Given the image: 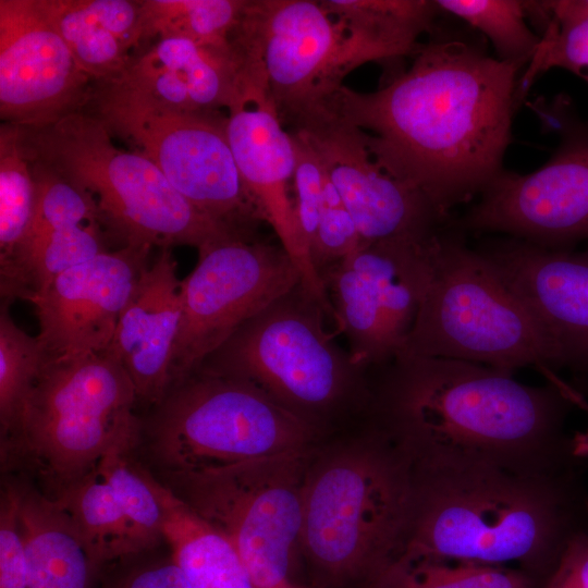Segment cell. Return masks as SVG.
Returning a JSON list of instances; mask_svg holds the SVG:
<instances>
[{"label": "cell", "mask_w": 588, "mask_h": 588, "mask_svg": "<svg viewBox=\"0 0 588 588\" xmlns=\"http://www.w3.org/2000/svg\"><path fill=\"white\" fill-rule=\"evenodd\" d=\"M413 57L375 91L343 85L326 112L359 128L380 166L421 193L445 222L503 170L523 66L443 34Z\"/></svg>", "instance_id": "1"}, {"label": "cell", "mask_w": 588, "mask_h": 588, "mask_svg": "<svg viewBox=\"0 0 588 588\" xmlns=\"http://www.w3.org/2000/svg\"><path fill=\"white\" fill-rule=\"evenodd\" d=\"M371 370L372 424L415 469L544 476L585 461L565 431L572 399L559 383L534 387L495 367L404 354Z\"/></svg>", "instance_id": "2"}, {"label": "cell", "mask_w": 588, "mask_h": 588, "mask_svg": "<svg viewBox=\"0 0 588 588\" xmlns=\"http://www.w3.org/2000/svg\"><path fill=\"white\" fill-rule=\"evenodd\" d=\"M412 510L394 561L520 568L546 579L588 531L581 465L544 476L486 467L415 469Z\"/></svg>", "instance_id": "3"}, {"label": "cell", "mask_w": 588, "mask_h": 588, "mask_svg": "<svg viewBox=\"0 0 588 588\" xmlns=\"http://www.w3.org/2000/svg\"><path fill=\"white\" fill-rule=\"evenodd\" d=\"M314 455L304 497L299 551L324 585L363 580L391 564L408 524L414 474L373 424L368 434Z\"/></svg>", "instance_id": "4"}, {"label": "cell", "mask_w": 588, "mask_h": 588, "mask_svg": "<svg viewBox=\"0 0 588 588\" xmlns=\"http://www.w3.org/2000/svg\"><path fill=\"white\" fill-rule=\"evenodd\" d=\"M137 400L130 376L108 351L45 360L13 438L1 446V462L33 471L40 491L56 498L111 450L136 449Z\"/></svg>", "instance_id": "5"}, {"label": "cell", "mask_w": 588, "mask_h": 588, "mask_svg": "<svg viewBox=\"0 0 588 588\" xmlns=\"http://www.w3.org/2000/svg\"><path fill=\"white\" fill-rule=\"evenodd\" d=\"M30 161L54 171L86 194L124 245H189L197 250L242 235L210 219L135 150L118 147L95 115L76 111L39 128H21Z\"/></svg>", "instance_id": "6"}, {"label": "cell", "mask_w": 588, "mask_h": 588, "mask_svg": "<svg viewBox=\"0 0 588 588\" xmlns=\"http://www.w3.org/2000/svg\"><path fill=\"white\" fill-rule=\"evenodd\" d=\"M460 233L442 228L432 240L419 310L400 354L462 359L511 372L529 366L560 368L540 322Z\"/></svg>", "instance_id": "7"}, {"label": "cell", "mask_w": 588, "mask_h": 588, "mask_svg": "<svg viewBox=\"0 0 588 588\" xmlns=\"http://www.w3.org/2000/svg\"><path fill=\"white\" fill-rule=\"evenodd\" d=\"M326 319L301 281L241 326L199 369L250 382L317 429L350 406L370 412V369L336 343Z\"/></svg>", "instance_id": "8"}, {"label": "cell", "mask_w": 588, "mask_h": 588, "mask_svg": "<svg viewBox=\"0 0 588 588\" xmlns=\"http://www.w3.org/2000/svg\"><path fill=\"white\" fill-rule=\"evenodd\" d=\"M154 406L135 450L158 475L305 449L318 432L250 382L204 369L170 387Z\"/></svg>", "instance_id": "9"}, {"label": "cell", "mask_w": 588, "mask_h": 588, "mask_svg": "<svg viewBox=\"0 0 588 588\" xmlns=\"http://www.w3.org/2000/svg\"><path fill=\"white\" fill-rule=\"evenodd\" d=\"M314 445L229 466L158 475L195 514L223 534L256 588H307L291 577Z\"/></svg>", "instance_id": "10"}, {"label": "cell", "mask_w": 588, "mask_h": 588, "mask_svg": "<svg viewBox=\"0 0 588 588\" xmlns=\"http://www.w3.org/2000/svg\"><path fill=\"white\" fill-rule=\"evenodd\" d=\"M232 42L244 63L261 70L283 124L292 128L322 115L353 70L403 57L348 29L318 0H247Z\"/></svg>", "instance_id": "11"}, {"label": "cell", "mask_w": 588, "mask_h": 588, "mask_svg": "<svg viewBox=\"0 0 588 588\" xmlns=\"http://www.w3.org/2000/svg\"><path fill=\"white\" fill-rule=\"evenodd\" d=\"M94 114L151 160L171 185L216 222L256 236L255 211L225 132V115L196 114L160 105L120 81L100 82Z\"/></svg>", "instance_id": "12"}, {"label": "cell", "mask_w": 588, "mask_h": 588, "mask_svg": "<svg viewBox=\"0 0 588 588\" xmlns=\"http://www.w3.org/2000/svg\"><path fill=\"white\" fill-rule=\"evenodd\" d=\"M534 110L559 133L551 157L527 174L503 169L453 225L546 248H575L588 241V123L565 99Z\"/></svg>", "instance_id": "13"}, {"label": "cell", "mask_w": 588, "mask_h": 588, "mask_svg": "<svg viewBox=\"0 0 588 588\" xmlns=\"http://www.w3.org/2000/svg\"><path fill=\"white\" fill-rule=\"evenodd\" d=\"M301 282L284 248L231 235L198 250L181 284V320L170 387L195 372L248 319Z\"/></svg>", "instance_id": "14"}, {"label": "cell", "mask_w": 588, "mask_h": 588, "mask_svg": "<svg viewBox=\"0 0 588 588\" xmlns=\"http://www.w3.org/2000/svg\"><path fill=\"white\" fill-rule=\"evenodd\" d=\"M426 275V244L408 237L362 244L320 273L335 328L358 364L371 369L403 351Z\"/></svg>", "instance_id": "15"}, {"label": "cell", "mask_w": 588, "mask_h": 588, "mask_svg": "<svg viewBox=\"0 0 588 588\" xmlns=\"http://www.w3.org/2000/svg\"><path fill=\"white\" fill-rule=\"evenodd\" d=\"M225 132L260 221L272 228L278 243L298 269L303 285L332 317V306L311 260L290 193L296 163L294 139L284 128L261 71L245 72L241 94L226 111Z\"/></svg>", "instance_id": "16"}, {"label": "cell", "mask_w": 588, "mask_h": 588, "mask_svg": "<svg viewBox=\"0 0 588 588\" xmlns=\"http://www.w3.org/2000/svg\"><path fill=\"white\" fill-rule=\"evenodd\" d=\"M91 78L75 62L40 0H0V115L39 128L81 111Z\"/></svg>", "instance_id": "17"}, {"label": "cell", "mask_w": 588, "mask_h": 588, "mask_svg": "<svg viewBox=\"0 0 588 588\" xmlns=\"http://www.w3.org/2000/svg\"><path fill=\"white\" fill-rule=\"evenodd\" d=\"M151 247L124 245L68 269L29 303L45 360L100 354L110 347L121 314L148 266Z\"/></svg>", "instance_id": "18"}, {"label": "cell", "mask_w": 588, "mask_h": 588, "mask_svg": "<svg viewBox=\"0 0 588 588\" xmlns=\"http://www.w3.org/2000/svg\"><path fill=\"white\" fill-rule=\"evenodd\" d=\"M292 132L317 154L356 224L362 244L424 237L442 228L444 221L425 196L373 158L359 128L324 114Z\"/></svg>", "instance_id": "19"}, {"label": "cell", "mask_w": 588, "mask_h": 588, "mask_svg": "<svg viewBox=\"0 0 588 588\" xmlns=\"http://www.w3.org/2000/svg\"><path fill=\"white\" fill-rule=\"evenodd\" d=\"M477 250L540 322L561 367L588 370V246L554 249L505 236Z\"/></svg>", "instance_id": "20"}, {"label": "cell", "mask_w": 588, "mask_h": 588, "mask_svg": "<svg viewBox=\"0 0 588 588\" xmlns=\"http://www.w3.org/2000/svg\"><path fill=\"white\" fill-rule=\"evenodd\" d=\"M114 79L173 110L220 114L241 94L244 63L233 44L222 48L170 37L131 58Z\"/></svg>", "instance_id": "21"}, {"label": "cell", "mask_w": 588, "mask_h": 588, "mask_svg": "<svg viewBox=\"0 0 588 588\" xmlns=\"http://www.w3.org/2000/svg\"><path fill=\"white\" fill-rule=\"evenodd\" d=\"M181 284L171 250L162 248L137 280L108 348L130 376L137 399L152 405L170 388Z\"/></svg>", "instance_id": "22"}, {"label": "cell", "mask_w": 588, "mask_h": 588, "mask_svg": "<svg viewBox=\"0 0 588 588\" xmlns=\"http://www.w3.org/2000/svg\"><path fill=\"white\" fill-rule=\"evenodd\" d=\"M13 483L30 588H95L105 566L70 516L39 489Z\"/></svg>", "instance_id": "23"}, {"label": "cell", "mask_w": 588, "mask_h": 588, "mask_svg": "<svg viewBox=\"0 0 588 588\" xmlns=\"http://www.w3.org/2000/svg\"><path fill=\"white\" fill-rule=\"evenodd\" d=\"M162 537L191 588H256L233 543L172 491Z\"/></svg>", "instance_id": "24"}, {"label": "cell", "mask_w": 588, "mask_h": 588, "mask_svg": "<svg viewBox=\"0 0 588 588\" xmlns=\"http://www.w3.org/2000/svg\"><path fill=\"white\" fill-rule=\"evenodd\" d=\"M52 499L102 566L147 550L98 467Z\"/></svg>", "instance_id": "25"}, {"label": "cell", "mask_w": 588, "mask_h": 588, "mask_svg": "<svg viewBox=\"0 0 588 588\" xmlns=\"http://www.w3.org/2000/svg\"><path fill=\"white\" fill-rule=\"evenodd\" d=\"M247 0H139V45L151 38H187L232 47Z\"/></svg>", "instance_id": "26"}, {"label": "cell", "mask_w": 588, "mask_h": 588, "mask_svg": "<svg viewBox=\"0 0 588 588\" xmlns=\"http://www.w3.org/2000/svg\"><path fill=\"white\" fill-rule=\"evenodd\" d=\"M323 9L348 29L388 45L405 56L432 32L440 9L434 0H320Z\"/></svg>", "instance_id": "27"}, {"label": "cell", "mask_w": 588, "mask_h": 588, "mask_svg": "<svg viewBox=\"0 0 588 588\" xmlns=\"http://www.w3.org/2000/svg\"><path fill=\"white\" fill-rule=\"evenodd\" d=\"M79 69L90 78H118L131 57L127 47L111 33L90 7L89 0H40Z\"/></svg>", "instance_id": "28"}, {"label": "cell", "mask_w": 588, "mask_h": 588, "mask_svg": "<svg viewBox=\"0 0 588 588\" xmlns=\"http://www.w3.org/2000/svg\"><path fill=\"white\" fill-rule=\"evenodd\" d=\"M134 453L131 448L111 450L97 467L148 550L163 539L171 491L135 460Z\"/></svg>", "instance_id": "29"}, {"label": "cell", "mask_w": 588, "mask_h": 588, "mask_svg": "<svg viewBox=\"0 0 588 588\" xmlns=\"http://www.w3.org/2000/svg\"><path fill=\"white\" fill-rule=\"evenodd\" d=\"M543 584L541 578L516 567L396 560L368 588H542Z\"/></svg>", "instance_id": "30"}, {"label": "cell", "mask_w": 588, "mask_h": 588, "mask_svg": "<svg viewBox=\"0 0 588 588\" xmlns=\"http://www.w3.org/2000/svg\"><path fill=\"white\" fill-rule=\"evenodd\" d=\"M37 198L30 161L24 150L21 127L0 128V265L9 260L33 220Z\"/></svg>", "instance_id": "31"}, {"label": "cell", "mask_w": 588, "mask_h": 588, "mask_svg": "<svg viewBox=\"0 0 588 588\" xmlns=\"http://www.w3.org/2000/svg\"><path fill=\"white\" fill-rule=\"evenodd\" d=\"M449 13L479 30L491 42L501 61L527 66L536 54L540 36L527 25L520 0H434Z\"/></svg>", "instance_id": "32"}, {"label": "cell", "mask_w": 588, "mask_h": 588, "mask_svg": "<svg viewBox=\"0 0 588 588\" xmlns=\"http://www.w3.org/2000/svg\"><path fill=\"white\" fill-rule=\"evenodd\" d=\"M36 336L21 329L7 303L0 311V433L1 446L14 436L30 388L44 364Z\"/></svg>", "instance_id": "33"}, {"label": "cell", "mask_w": 588, "mask_h": 588, "mask_svg": "<svg viewBox=\"0 0 588 588\" xmlns=\"http://www.w3.org/2000/svg\"><path fill=\"white\" fill-rule=\"evenodd\" d=\"M539 48L517 84L518 102L541 73L561 68L588 83V20L578 24L548 29L540 36Z\"/></svg>", "instance_id": "34"}, {"label": "cell", "mask_w": 588, "mask_h": 588, "mask_svg": "<svg viewBox=\"0 0 588 588\" xmlns=\"http://www.w3.org/2000/svg\"><path fill=\"white\" fill-rule=\"evenodd\" d=\"M360 245L362 240L356 224L326 172L323 204L316 238L310 249L311 259L319 275L354 253Z\"/></svg>", "instance_id": "35"}, {"label": "cell", "mask_w": 588, "mask_h": 588, "mask_svg": "<svg viewBox=\"0 0 588 588\" xmlns=\"http://www.w3.org/2000/svg\"><path fill=\"white\" fill-rule=\"evenodd\" d=\"M291 134L296 156L293 177L294 205L302 234L310 253L323 204L326 172L317 154L306 139L295 132L291 131Z\"/></svg>", "instance_id": "36"}, {"label": "cell", "mask_w": 588, "mask_h": 588, "mask_svg": "<svg viewBox=\"0 0 588 588\" xmlns=\"http://www.w3.org/2000/svg\"><path fill=\"white\" fill-rule=\"evenodd\" d=\"M0 588H30L13 481L0 497Z\"/></svg>", "instance_id": "37"}, {"label": "cell", "mask_w": 588, "mask_h": 588, "mask_svg": "<svg viewBox=\"0 0 588 588\" xmlns=\"http://www.w3.org/2000/svg\"><path fill=\"white\" fill-rule=\"evenodd\" d=\"M98 588H191L182 571L170 558L122 565L103 579Z\"/></svg>", "instance_id": "38"}, {"label": "cell", "mask_w": 588, "mask_h": 588, "mask_svg": "<svg viewBox=\"0 0 588 588\" xmlns=\"http://www.w3.org/2000/svg\"><path fill=\"white\" fill-rule=\"evenodd\" d=\"M542 588H588V531L571 540Z\"/></svg>", "instance_id": "39"}, {"label": "cell", "mask_w": 588, "mask_h": 588, "mask_svg": "<svg viewBox=\"0 0 588 588\" xmlns=\"http://www.w3.org/2000/svg\"><path fill=\"white\" fill-rule=\"evenodd\" d=\"M527 19L531 16L541 28L568 27L588 20V0L523 1Z\"/></svg>", "instance_id": "40"}, {"label": "cell", "mask_w": 588, "mask_h": 588, "mask_svg": "<svg viewBox=\"0 0 588 588\" xmlns=\"http://www.w3.org/2000/svg\"><path fill=\"white\" fill-rule=\"evenodd\" d=\"M573 453L577 458H588V429L577 432L572 438Z\"/></svg>", "instance_id": "41"}]
</instances>
